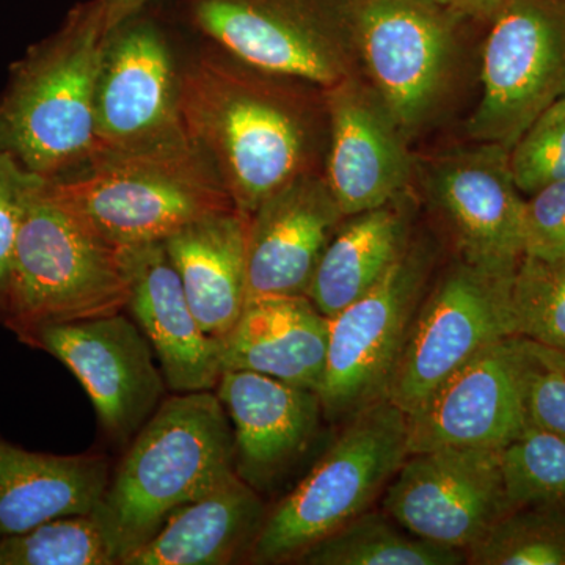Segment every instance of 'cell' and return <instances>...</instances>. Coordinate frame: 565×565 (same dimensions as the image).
Instances as JSON below:
<instances>
[{
  "label": "cell",
  "instance_id": "obj_4",
  "mask_svg": "<svg viewBox=\"0 0 565 565\" xmlns=\"http://www.w3.org/2000/svg\"><path fill=\"white\" fill-rule=\"evenodd\" d=\"M182 122L232 196L250 215L305 172L307 129L299 114L214 52L180 71Z\"/></svg>",
  "mask_w": 565,
  "mask_h": 565
},
{
  "label": "cell",
  "instance_id": "obj_23",
  "mask_svg": "<svg viewBox=\"0 0 565 565\" xmlns=\"http://www.w3.org/2000/svg\"><path fill=\"white\" fill-rule=\"evenodd\" d=\"M109 482L103 457L25 451L0 438V539L61 516L92 514Z\"/></svg>",
  "mask_w": 565,
  "mask_h": 565
},
{
  "label": "cell",
  "instance_id": "obj_35",
  "mask_svg": "<svg viewBox=\"0 0 565 565\" xmlns=\"http://www.w3.org/2000/svg\"><path fill=\"white\" fill-rule=\"evenodd\" d=\"M430 2L451 11L459 18L492 22L503 9L505 0H430Z\"/></svg>",
  "mask_w": 565,
  "mask_h": 565
},
{
  "label": "cell",
  "instance_id": "obj_36",
  "mask_svg": "<svg viewBox=\"0 0 565 565\" xmlns=\"http://www.w3.org/2000/svg\"><path fill=\"white\" fill-rule=\"evenodd\" d=\"M95 2L102 11L104 28L110 33L122 22L137 17L156 0H95Z\"/></svg>",
  "mask_w": 565,
  "mask_h": 565
},
{
  "label": "cell",
  "instance_id": "obj_29",
  "mask_svg": "<svg viewBox=\"0 0 565 565\" xmlns=\"http://www.w3.org/2000/svg\"><path fill=\"white\" fill-rule=\"evenodd\" d=\"M503 473L509 511L565 509V438L530 424L503 449Z\"/></svg>",
  "mask_w": 565,
  "mask_h": 565
},
{
  "label": "cell",
  "instance_id": "obj_19",
  "mask_svg": "<svg viewBox=\"0 0 565 565\" xmlns=\"http://www.w3.org/2000/svg\"><path fill=\"white\" fill-rule=\"evenodd\" d=\"M128 310L150 341L166 384L177 393L211 392L223 374L222 340L204 332L163 243L125 248Z\"/></svg>",
  "mask_w": 565,
  "mask_h": 565
},
{
  "label": "cell",
  "instance_id": "obj_12",
  "mask_svg": "<svg viewBox=\"0 0 565 565\" xmlns=\"http://www.w3.org/2000/svg\"><path fill=\"white\" fill-rule=\"evenodd\" d=\"M188 136L180 73L161 29L137 17L109 33L95 96V148L139 150Z\"/></svg>",
  "mask_w": 565,
  "mask_h": 565
},
{
  "label": "cell",
  "instance_id": "obj_37",
  "mask_svg": "<svg viewBox=\"0 0 565 565\" xmlns=\"http://www.w3.org/2000/svg\"><path fill=\"white\" fill-rule=\"evenodd\" d=\"M530 344L535 355H537L542 362L548 364V366L555 367V370L565 375V351L544 348V345L534 344L531 343V341Z\"/></svg>",
  "mask_w": 565,
  "mask_h": 565
},
{
  "label": "cell",
  "instance_id": "obj_27",
  "mask_svg": "<svg viewBox=\"0 0 565 565\" xmlns=\"http://www.w3.org/2000/svg\"><path fill=\"white\" fill-rule=\"evenodd\" d=\"M0 555L3 565L121 564L120 550L95 512L61 516L0 539Z\"/></svg>",
  "mask_w": 565,
  "mask_h": 565
},
{
  "label": "cell",
  "instance_id": "obj_28",
  "mask_svg": "<svg viewBox=\"0 0 565 565\" xmlns=\"http://www.w3.org/2000/svg\"><path fill=\"white\" fill-rule=\"evenodd\" d=\"M475 565H565V509L509 511L467 552Z\"/></svg>",
  "mask_w": 565,
  "mask_h": 565
},
{
  "label": "cell",
  "instance_id": "obj_9",
  "mask_svg": "<svg viewBox=\"0 0 565 565\" xmlns=\"http://www.w3.org/2000/svg\"><path fill=\"white\" fill-rule=\"evenodd\" d=\"M512 277L459 259L427 289L394 367L386 399L414 414L430 394L487 345L516 337Z\"/></svg>",
  "mask_w": 565,
  "mask_h": 565
},
{
  "label": "cell",
  "instance_id": "obj_17",
  "mask_svg": "<svg viewBox=\"0 0 565 565\" xmlns=\"http://www.w3.org/2000/svg\"><path fill=\"white\" fill-rule=\"evenodd\" d=\"M217 396L232 422L236 473L262 494L307 455L326 419L315 390L252 371H223Z\"/></svg>",
  "mask_w": 565,
  "mask_h": 565
},
{
  "label": "cell",
  "instance_id": "obj_22",
  "mask_svg": "<svg viewBox=\"0 0 565 565\" xmlns=\"http://www.w3.org/2000/svg\"><path fill=\"white\" fill-rule=\"evenodd\" d=\"M248 221L237 210L215 212L163 241L193 315L204 332L221 340L248 300Z\"/></svg>",
  "mask_w": 565,
  "mask_h": 565
},
{
  "label": "cell",
  "instance_id": "obj_18",
  "mask_svg": "<svg viewBox=\"0 0 565 565\" xmlns=\"http://www.w3.org/2000/svg\"><path fill=\"white\" fill-rule=\"evenodd\" d=\"M345 215L327 181L305 172L259 204L248 221V299L307 296Z\"/></svg>",
  "mask_w": 565,
  "mask_h": 565
},
{
  "label": "cell",
  "instance_id": "obj_13",
  "mask_svg": "<svg viewBox=\"0 0 565 565\" xmlns=\"http://www.w3.org/2000/svg\"><path fill=\"white\" fill-rule=\"evenodd\" d=\"M25 343L50 352L76 375L110 437L128 440L162 404L167 384L154 351L122 313L46 326Z\"/></svg>",
  "mask_w": 565,
  "mask_h": 565
},
{
  "label": "cell",
  "instance_id": "obj_5",
  "mask_svg": "<svg viewBox=\"0 0 565 565\" xmlns=\"http://www.w3.org/2000/svg\"><path fill=\"white\" fill-rule=\"evenodd\" d=\"M129 296L122 250L85 225L44 181L22 215L3 322L25 341L46 326L121 313Z\"/></svg>",
  "mask_w": 565,
  "mask_h": 565
},
{
  "label": "cell",
  "instance_id": "obj_31",
  "mask_svg": "<svg viewBox=\"0 0 565 565\" xmlns=\"http://www.w3.org/2000/svg\"><path fill=\"white\" fill-rule=\"evenodd\" d=\"M509 170L522 195L565 181V126L541 117L509 151Z\"/></svg>",
  "mask_w": 565,
  "mask_h": 565
},
{
  "label": "cell",
  "instance_id": "obj_25",
  "mask_svg": "<svg viewBox=\"0 0 565 565\" xmlns=\"http://www.w3.org/2000/svg\"><path fill=\"white\" fill-rule=\"evenodd\" d=\"M393 203L349 215L327 245L307 291L327 318L374 288L411 244L407 212Z\"/></svg>",
  "mask_w": 565,
  "mask_h": 565
},
{
  "label": "cell",
  "instance_id": "obj_6",
  "mask_svg": "<svg viewBox=\"0 0 565 565\" xmlns=\"http://www.w3.org/2000/svg\"><path fill=\"white\" fill-rule=\"evenodd\" d=\"M407 438V414L386 397L351 416L313 470L267 512L253 563L297 559L370 511L408 456Z\"/></svg>",
  "mask_w": 565,
  "mask_h": 565
},
{
  "label": "cell",
  "instance_id": "obj_7",
  "mask_svg": "<svg viewBox=\"0 0 565 565\" xmlns=\"http://www.w3.org/2000/svg\"><path fill=\"white\" fill-rule=\"evenodd\" d=\"M429 245L412 243L374 288L330 318L319 396L330 423L385 399L433 274Z\"/></svg>",
  "mask_w": 565,
  "mask_h": 565
},
{
  "label": "cell",
  "instance_id": "obj_24",
  "mask_svg": "<svg viewBox=\"0 0 565 565\" xmlns=\"http://www.w3.org/2000/svg\"><path fill=\"white\" fill-rule=\"evenodd\" d=\"M262 493L234 473L182 505L125 565H223L250 552L264 519Z\"/></svg>",
  "mask_w": 565,
  "mask_h": 565
},
{
  "label": "cell",
  "instance_id": "obj_21",
  "mask_svg": "<svg viewBox=\"0 0 565 565\" xmlns=\"http://www.w3.org/2000/svg\"><path fill=\"white\" fill-rule=\"evenodd\" d=\"M332 150L327 184L345 217L393 203L408 180L407 152L392 117L351 90L330 96Z\"/></svg>",
  "mask_w": 565,
  "mask_h": 565
},
{
  "label": "cell",
  "instance_id": "obj_32",
  "mask_svg": "<svg viewBox=\"0 0 565 565\" xmlns=\"http://www.w3.org/2000/svg\"><path fill=\"white\" fill-rule=\"evenodd\" d=\"M46 180L25 170L13 156L0 152V321H6L11 264L25 206Z\"/></svg>",
  "mask_w": 565,
  "mask_h": 565
},
{
  "label": "cell",
  "instance_id": "obj_1",
  "mask_svg": "<svg viewBox=\"0 0 565 565\" xmlns=\"http://www.w3.org/2000/svg\"><path fill=\"white\" fill-rule=\"evenodd\" d=\"M232 422L217 394L180 393L141 426L95 515L120 550L121 564L182 505L199 500L234 467Z\"/></svg>",
  "mask_w": 565,
  "mask_h": 565
},
{
  "label": "cell",
  "instance_id": "obj_39",
  "mask_svg": "<svg viewBox=\"0 0 565 565\" xmlns=\"http://www.w3.org/2000/svg\"><path fill=\"white\" fill-rule=\"evenodd\" d=\"M0 565H3L2 555H0Z\"/></svg>",
  "mask_w": 565,
  "mask_h": 565
},
{
  "label": "cell",
  "instance_id": "obj_16",
  "mask_svg": "<svg viewBox=\"0 0 565 565\" xmlns=\"http://www.w3.org/2000/svg\"><path fill=\"white\" fill-rule=\"evenodd\" d=\"M435 206L460 259L497 277H514L525 258V200L509 170V151L487 145L435 172Z\"/></svg>",
  "mask_w": 565,
  "mask_h": 565
},
{
  "label": "cell",
  "instance_id": "obj_8",
  "mask_svg": "<svg viewBox=\"0 0 565 565\" xmlns=\"http://www.w3.org/2000/svg\"><path fill=\"white\" fill-rule=\"evenodd\" d=\"M565 96V0H505L482 55L475 139L512 147Z\"/></svg>",
  "mask_w": 565,
  "mask_h": 565
},
{
  "label": "cell",
  "instance_id": "obj_20",
  "mask_svg": "<svg viewBox=\"0 0 565 565\" xmlns=\"http://www.w3.org/2000/svg\"><path fill=\"white\" fill-rule=\"evenodd\" d=\"M330 321L307 296L252 297L222 338L223 370L252 371L321 390Z\"/></svg>",
  "mask_w": 565,
  "mask_h": 565
},
{
  "label": "cell",
  "instance_id": "obj_30",
  "mask_svg": "<svg viewBox=\"0 0 565 565\" xmlns=\"http://www.w3.org/2000/svg\"><path fill=\"white\" fill-rule=\"evenodd\" d=\"M516 337L565 351V258L525 256L511 285Z\"/></svg>",
  "mask_w": 565,
  "mask_h": 565
},
{
  "label": "cell",
  "instance_id": "obj_26",
  "mask_svg": "<svg viewBox=\"0 0 565 565\" xmlns=\"http://www.w3.org/2000/svg\"><path fill=\"white\" fill-rule=\"evenodd\" d=\"M310 565H459L462 550L424 541L397 525L385 512L366 511L316 542L297 557Z\"/></svg>",
  "mask_w": 565,
  "mask_h": 565
},
{
  "label": "cell",
  "instance_id": "obj_10",
  "mask_svg": "<svg viewBox=\"0 0 565 565\" xmlns=\"http://www.w3.org/2000/svg\"><path fill=\"white\" fill-rule=\"evenodd\" d=\"M384 512L416 537L467 553L509 512L503 449L408 455L385 489Z\"/></svg>",
  "mask_w": 565,
  "mask_h": 565
},
{
  "label": "cell",
  "instance_id": "obj_14",
  "mask_svg": "<svg viewBox=\"0 0 565 565\" xmlns=\"http://www.w3.org/2000/svg\"><path fill=\"white\" fill-rule=\"evenodd\" d=\"M351 17L385 110L415 128L444 85L460 18L430 0H352Z\"/></svg>",
  "mask_w": 565,
  "mask_h": 565
},
{
  "label": "cell",
  "instance_id": "obj_2",
  "mask_svg": "<svg viewBox=\"0 0 565 565\" xmlns=\"http://www.w3.org/2000/svg\"><path fill=\"white\" fill-rule=\"evenodd\" d=\"M107 39L102 11L88 0L14 63L0 96V152L43 180L66 177L87 162Z\"/></svg>",
  "mask_w": 565,
  "mask_h": 565
},
{
  "label": "cell",
  "instance_id": "obj_11",
  "mask_svg": "<svg viewBox=\"0 0 565 565\" xmlns=\"http://www.w3.org/2000/svg\"><path fill=\"white\" fill-rule=\"evenodd\" d=\"M530 345L509 337L487 345L407 415L408 455L438 448L504 449L530 426Z\"/></svg>",
  "mask_w": 565,
  "mask_h": 565
},
{
  "label": "cell",
  "instance_id": "obj_34",
  "mask_svg": "<svg viewBox=\"0 0 565 565\" xmlns=\"http://www.w3.org/2000/svg\"><path fill=\"white\" fill-rule=\"evenodd\" d=\"M527 341V340H526ZM525 403L531 426L565 438V375L542 362L531 349Z\"/></svg>",
  "mask_w": 565,
  "mask_h": 565
},
{
  "label": "cell",
  "instance_id": "obj_15",
  "mask_svg": "<svg viewBox=\"0 0 565 565\" xmlns=\"http://www.w3.org/2000/svg\"><path fill=\"white\" fill-rule=\"evenodd\" d=\"M193 24L252 68L334 87L323 0H184Z\"/></svg>",
  "mask_w": 565,
  "mask_h": 565
},
{
  "label": "cell",
  "instance_id": "obj_3",
  "mask_svg": "<svg viewBox=\"0 0 565 565\" xmlns=\"http://www.w3.org/2000/svg\"><path fill=\"white\" fill-rule=\"evenodd\" d=\"M46 181L71 212L120 250L163 243L189 223L236 210L189 134L139 150L93 151L76 172Z\"/></svg>",
  "mask_w": 565,
  "mask_h": 565
},
{
  "label": "cell",
  "instance_id": "obj_33",
  "mask_svg": "<svg viewBox=\"0 0 565 565\" xmlns=\"http://www.w3.org/2000/svg\"><path fill=\"white\" fill-rule=\"evenodd\" d=\"M525 256L565 258V181L525 200Z\"/></svg>",
  "mask_w": 565,
  "mask_h": 565
},
{
  "label": "cell",
  "instance_id": "obj_38",
  "mask_svg": "<svg viewBox=\"0 0 565 565\" xmlns=\"http://www.w3.org/2000/svg\"><path fill=\"white\" fill-rule=\"evenodd\" d=\"M542 117H544V115H542ZM545 117L552 118V120L565 126V96L561 98L552 109L546 111Z\"/></svg>",
  "mask_w": 565,
  "mask_h": 565
}]
</instances>
